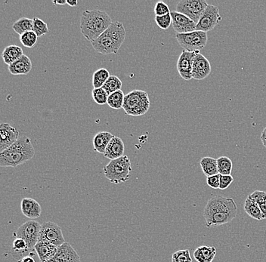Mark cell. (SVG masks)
I'll use <instances>...</instances> for the list:
<instances>
[{
	"label": "cell",
	"instance_id": "25",
	"mask_svg": "<svg viewBox=\"0 0 266 262\" xmlns=\"http://www.w3.org/2000/svg\"><path fill=\"white\" fill-rule=\"evenodd\" d=\"M244 209L249 217L256 219L258 221H262L264 219L263 213L260 210V206L256 203L254 200L252 199L250 195L246 197L245 204H244Z\"/></svg>",
	"mask_w": 266,
	"mask_h": 262
},
{
	"label": "cell",
	"instance_id": "20",
	"mask_svg": "<svg viewBox=\"0 0 266 262\" xmlns=\"http://www.w3.org/2000/svg\"><path fill=\"white\" fill-rule=\"evenodd\" d=\"M59 247L48 242H38L34 247V250L38 255L41 262L52 260L57 254Z\"/></svg>",
	"mask_w": 266,
	"mask_h": 262
},
{
	"label": "cell",
	"instance_id": "3",
	"mask_svg": "<svg viewBox=\"0 0 266 262\" xmlns=\"http://www.w3.org/2000/svg\"><path fill=\"white\" fill-rule=\"evenodd\" d=\"M35 155V150L30 138L22 136L15 144L0 152L1 167H17L30 161Z\"/></svg>",
	"mask_w": 266,
	"mask_h": 262
},
{
	"label": "cell",
	"instance_id": "34",
	"mask_svg": "<svg viewBox=\"0 0 266 262\" xmlns=\"http://www.w3.org/2000/svg\"><path fill=\"white\" fill-rule=\"evenodd\" d=\"M92 99L99 105L107 104L109 95L103 88L94 89L92 92Z\"/></svg>",
	"mask_w": 266,
	"mask_h": 262
},
{
	"label": "cell",
	"instance_id": "29",
	"mask_svg": "<svg viewBox=\"0 0 266 262\" xmlns=\"http://www.w3.org/2000/svg\"><path fill=\"white\" fill-rule=\"evenodd\" d=\"M124 99L125 95L122 90L117 91L114 93L109 95L108 100H107V105L115 110H120L123 108V106Z\"/></svg>",
	"mask_w": 266,
	"mask_h": 262
},
{
	"label": "cell",
	"instance_id": "32",
	"mask_svg": "<svg viewBox=\"0 0 266 262\" xmlns=\"http://www.w3.org/2000/svg\"><path fill=\"white\" fill-rule=\"evenodd\" d=\"M33 31L37 34V37H41L49 34V30L47 23L39 18L33 19Z\"/></svg>",
	"mask_w": 266,
	"mask_h": 262
},
{
	"label": "cell",
	"instance_id": "14",
	"mask_svg": "<svg viewBox=\"0 0 266 262\" xmlns=\"http://www.w3.org/2000/svg\"><path fill=\"white\" fill-rule=\"evenodd\" d=\"M19 139V132L9 123L0 125V152L9 148Z\"/></svg>",
	"mask_w": 266,
	"mask_h": 262
},
{
	"label": "cell",
	"instance_id": "15",
	"mask_svg": "<svg viewBox=\"0 0 266 262\" xmlns=\"http://www.w3.org/2000/svg\"><path fill=\"white\" fill-rule=\"evenodd\" d=\"M211 70L212 68L209 60L201 52H198L193 63V79H195L197 81H202L210 74Z\"/></svg>",
	"mask_w": 266,
	"mask_h": 262
},
{
	"label": "cell",
	"instance_id": "30",
	"mask_svg": "<svg viewBox=\"0 0 266 262\" xmlns=\"http://www.w3.org/2000/svg\"><path fill=\"white\" fill-rule=\"evenodd\" d=\"M217 167L219 174L222 176H229L232 171V161L227 157H219L217 159Z\"/></svg>",
	"mask_w": 266,
	"mask_h": 262
},
{
	"label": "cell",
	"instance_id": "38",
	"mask_svg": "<svg viewBox=\"0 0 266 262\" xmlns=\"http://www.w3.org/2000/svg\"><path fill=\"white\" fill-rule=\"evenodd\" d=\"M206 184L211 188L220 189V174L206 177Z\"/></svg>",
	"mask_w": 266,
	"mask_h": 262
},
{
	"label": "cell",
	"instance_id": "27",
	"mask_svg": "<svg viewBox=\"0 0 266 262\" xmlns=\"http://www.w3.org/2000/svg\"><path fill=\"white\" fill-rule=\"evenodd\" d=\"M110 77L111 75L107 69L100 68L95 71L92 77V85L94 89L102 88Z\"/></svg>",
	"mask_w": 266,
	"mask_h": 262
},
{
	"label": "cell",
	"instance_id": "18",
	"mask_svg": "<svg viewBox=\"0 0 266 262\" xmlns=\"http://www.w3.org/2000/svg\"><path fill=\"white\" fill-rule=\"evenodd\" d=\"M125 145L121 138L114 136L106 148L104 156L106 158L114 161L124 156Z\"/></svg>",
	"mask_w": 266,
	"mask_h": 262
},
{
	"label": "cell",
	"instance_id": "19",
	"mask_svg": "<svg viewBox=\"0 0 266 262\" xmlns=\"http://www.w3.org/2000/svg\"><path fill=\"white\" fill-rule=\"evenodd\" d=\"M32 70V62L27 55H23L9 66V70L12 75H27Z\"/></svg>",
	"mask_w": 266,
	"mask_h": 262
},
{
	"label": "cell",
	"instance_id": "5",
	"mask_svg": "<svg viewBox=\"0 0 266 262\" xmlns=\"http://www.w3.org/2000/svg\"><path fill=\"white\" fill-rule=\"evenodd\" d=\"M150 106L151 101L147 92L132 90L125 95L123 109L126 115L141 117L149 110Z\"/></svg>",
	"mask_w": 266,
	"mask_h": 262
},
{
	"label": "cell",
	"instance_id": "40",
	"mask_svg": "<svg viewBox=\"0 0 266 262\" xmlns=\"http://www.w3.org/2000/svg\"><path fill=\"white\" fill-rule=\"evenodd\" d=\"M249 195L252 197V199L256 201L257 204L261 203L266 201V192L263 191V190H256Z\"/></svg>",
	"mask_w": 266,
	"mask_h": 262
},
{
	"label": "cell",
	"instance_id": "45",
	"mask_svg": "<svg viewBox=\"0 0 266 262\" xmlns=\"http://www.w3.org/2000/svg\"><path fill=\"white\" fill-rule=\"evenodd\" d=\"M67 5H70V6L75 7L77 6V4H78V1H77V0H74V1H68V0H67Z\"/></svg>",
	"mask_w": 266,
	"mask_h": 262
},
{
	"label": "cell",
	"instance_id": "23",
	"mask_svg": "<svg viewBox=\"0 0 266 262\" xmlns=\"http://www.w3.org/2000/svg\"><path fill=\"white\" fill-rule=\"evenodd\" d=\"M23 54V49L18 45H12L5 47L2 54V58L4 63L10 65L12 63L22 57Z\"/></svg>",
	"mask_w": 266,
	"mask_h": 262
},
{
	"label": "cell",
	"instance_id": "22",
	"mask_svg": "<svg viewBox=\"0 0 266 262\" xmlns=\"http://www.w3.org/2000/svg\"><path fill=\"white\" fill-rule=\"evenodd\" d=\"M216 249L214 246L202 245L194 252V257L198 262H213L216 256Z\"/></svg>",
	"mask_w": 266,
	"mask_h": 262
},
{
	"label": "cell",
	"instance_id": "33",
	"mask_svg": "<svg viewBox=\"0 0 266 262\" xmlns=\"http://www.w3.org/2000/svg\"><path fill=\"white\" fill-rule=\"evenodd\" d=\"M37 40H38V37L33 30L27 32L20 37L22 45L28 49H31L37 44Z\"/></svg>",
	"mask_w": 266,
	"mask_h": 262
},
{
	"label": "cell",
	"instance_id": "16",
	"mask_svg": "<svg viewBox=\"0 0 266 262\" xmlns=\"http://www.w3.org/2000/svg\"><path fill=\"white\" fill-rule=\"evenodd\" d=\"M53 260L56 262H81L79 254L67 242L59 247Z\"/></svg>",
	"mask_w": 266,
	"mask_h": 262
},
{
	"label": "cell",
	"instance_id": "35",
	"mask_svg": "<svg viewBox=\"0 0 266 262\" xmlns=\"http://www.w3.org/2000/svg\"><path fill=\"white\" fill-rule=\"evenodd\" d=\"M172 262H192L188 249H183L174 252L172 256Z\"/></svg>",
	"mask_w": 266,
	"mask_h": 262
},
{
	"label": "cell",
	"instance_id": "1",
	"mask_svg": "<svg viewBox=\"0 0 266 262\" xmlns=\"http://www.w3.org/2000/svg\"><path fill=\"white\" fill-rule=\"evenodd\" d=\"M238 214V206L232 198L223 196H213L208 201L204 217L206 221V227H217L232 222Z\"/></svg>",
	"mask_w": 266,
	"mask_h": 262
},
{
	"label": "cell",
	"instance_id": "46",
	"mask_svg": "<svg viewBox=\"0 0 266 262\" xmlns=\"http://www.w3.org/2000/svg\"><path fill=\"white\" fill-rule=\"evenodd\" d=\"M56 262L55 261L53 260V259H52V260L48 261V262Z\"/></svg>",
	"mask_w": 266,
	"mask_h": 262
},
{
	"label": "cell",
	"instance_id": "7",
	"mask_svg": "<svg viewBox=\"0 0 266 262\" xmlns=\"http://www.w3.org/2000/svg\"><path fill=\"white\" fill-rule=\"evenodd\" d=\"M176 39L183 50L194 52L201 50L207 43V34L205 32L195 31L187 34H176Z\"/></svg>",
	"mask_w": 266,
	"mask_h": 262
},
{
	"label": "cell",
	"instance_id": "8",
	"mask_svg": "<svg viewBox=\"0 0 266 262\" xmlns=\"http://www.w3.org/2000/svg\"><path fill=\"white\" fill-rule=\"evenodd\" d=\"M209 4L205 0H182L176 6V12L183 14L198 23Z\"/></svg>",
	"mask_w": 266,
	"mask_h": 262
},
{
	"label": "cell",
	"instance_id": "42",
	"mask_svg": "<svg viewBox=\"0 0 266 262\" xmlns=\"http://www.w3.org/2000/svg\"><path fill=\"white\" fill-rule=\"evenodd\" d=\"M261 139L262 142H263V144L264 145V147L266 148V127L263 129V132L261 134Z\"/></svg>",
	"mask_w": 266,
	"mask_h": 262
},
{
	"label": "cell",
	"instance_id": "12",
	"mask_svg": "<svg viewBox=\"0 0 266 262\" xmlns=\"http://www.w3.org/2000/svg\"><path fill=\"white\" fill-rule=\"evenodd\" d=\"M200 52V51H198ZM198 52H189L183 50L179 56L177 61L178 72L183 80L186 81H191L192 77L193 63L194 58Z\"/></svg>",
	"mask_w": 266,
	"mask_h": 262
},
{
	"label": "cell",
	"instance_id": "44",
	"mask_svg": "<svg viewBox=\"0 0 266 262\" xmlns=\"http://www.w3.org/2000/svg\"><path fill=\"white\" fill-rule=\"evenodd\" d=\"M52 3L57 5H65V4H67V0H60V1L56 0V1H53Z\"/></svg>",
	"mask_w": 266,
	"mask_h": 262
},
{
	"label": "cell",
	"instance_id": "13",
	"mask_svg": "<svg viewBox=\"0 0 266 262\" xmlns=\"http://www.w3.org/2000/svg\"><path fill=\"white\" fill-rule=\"evenodd\" d=\"M173 27L177 34H187L196 30L197 23L183 14L174 11L170 12Z\"/></svg>",
	"mask_w": 266,
	"mask_h": 262
},
{
	"label": "cell",
	"instance_id": "9",
	"mask_svg": "<svg viewBox=\"0 0 266 262\" xmlns=\"http://www.w3.org/2000/svg\"><path fill=\"white\" fill-rule=\"evenodd\" d=\"M41 224L35 221L30 220L23 223L14 233L15 238H21L27 242L28 249L32 251L39 242Z\"/></svg>",
	"mask_w": 266,
	"mask_h": 262
},
{
	"label": "cell",
	"instance_id": "2",
	"mask_svg": "<svg viewBox=\"0 0 266 262\" xmlns=\"http://www.w3.org/2000/svg\"><path fill=\"white\" fill-rule=\"evenodd\" d=\"M113 23L105 11L85 10L81 15L80 27L83 37L92 43L96 40Z\"/></svg>",
	"mask_w": 266,
	"mask_h": 262
},
{
	"label": "cell",
	"instance_id": "24",
	"mask_svg": "<svg viewBox=\"0 0 266 262\" xmlns=\"http://www.w3.org/2000/svg\"><path fill=\"white\" fill-rule=\"evenodd\" d=\"M31 252L28 249L27 242L21 238H15L12 242V255L14 259L19 261L22 258L29 256V253Z\"/></svg>",
	"mask_w": 266,
	"mask_h": 262
},
{
	"label": "cell",
	"instance_id": "17",
	"mask_svg": "<svg viewBox=\"0 0 266 262\" xmlns=\"http://www.w3.org/2000/svg\"><path fill=\"white\" fill-rule=\"evenodd\" d=\"M20 209L23 216L30 219H38L42 213L41 205L32 198H23L20 202Z\"/></svg>",
	"mask_w": 266,
	"mask_h": 262
},
{
	"label": "cell",
	"instance_id": "28",
	"mask_svg": "<svg viewBox=\"0 0 266 262\" xmlns=\"http://www.w3.org/2000/svg\"><path fill=\"white\" fill-rule=\"evenodd\" d=\"M33 22H34L33 19L21 18L14 23L12 29L15 30L16 34L21 36L27 32L31 31L33 30Z\"/></svg>",
	"mask_w": 266,
	"mask_h": 262
},
{
	"label": "cell",
	"instance_id": "4",
	"mask_svg": "<svg viewBox=\"0 0 266 262\" xmlns=\"http://www.w3.org/2000/svg\"><path fill=\"white\" fill-rule=\"evenodd\" d=\"M126 32L123 24L115 21L96 40L92 42L95 51L102 55H115L126 39Z\"/></svg>",
	"mask_w": 266,
	"mask_h": 262
},
{
	"label": "cell",
	"instance_id": "26",
	"mask_svg": "<svg viewBox=\"0 0 266 262\" xmlns=\"http://www.w3.org/2000/svg\"><path fill=\"white\" fill-rule=\"evenodd\" d=\"M201 169L206 177L215 176L219 174L217 167V160L213 157H206L201 159Z\"/></svg>",
	"mask_w": 266,
	"mask_h": 262
},
{
	"label": "cell",
	"instance_id": "31",
	"mask_svg": "<svg viewBox=\"0 0 266 262\" xmlns=\"http://www.w3.org/2000/svg\"><path fill=\"white\" fill-rule=\"evenodd\" d=\"M123 82L119 77H117V76H111L102 88L108 95H111L117 91L121 90Z\"/></svg>",
	"mask_w": 266,
	"mask_h": 262
},
{
	"label": "cell",
	"instance_id": "21",
	"mask_svg": "<svg viewBox=\"0 0 266 262\" xmlns=\"http://www.w3.org/2000/svg\"><path fill=\"white\" fill-rule=\"evenodd\" d=\"M114 137V136L108 132H98L93 139L94 150L104 155L107 145Z\"/></svg>",
	"mask_w": 266,
	"mask_h": 262
},
{
	"label": "cell",
	"instance_id": "36",
	"mask_svg": "<svg viewBox=\"0 0 266 262\" xmlns=\"http://www.w3.org/2000/svg\"><path fill=\"white\" fill-rule=\"evenodd\" d=\"M155 22L160 28L166 30L173 23V20H172L170 14H168L163 16H155Z\"/></svg>",
	"mask_w": 266,
	"mask_h": 262
},
{
	"label": "cell",
	"instance_id": "10",
	"mask_svg": "<svg viewBox=\"0 0 266 262\" xmlns=\"http://www.w3.org/2000/svg\"><path fill=\"white\" fill-rule=\"evenodd\" d=\"M39 242H48L60 247L66 241L61 227L54 222H46L41 224Z\"/></svg>",
	"mask_w": 266,
	"mask_h": 262
},
{
	"label": "cell",
	"instance_id": "39",
	"mask_svg": "<svg viewBox=\"0 0 266 262\" xmlns=\"http://www.w3.org/2000/svg\"><path fill=\"white\" fill-rule=\"evenodd\" d=\"M234 181V178L229 176H222L220 175V190H225L228 188Z\"/></svg>",
	"mask_w": 266,
	"mask_h": 262
},
{
	"label": "cell",
	"instance_id": "6",
	"mask_svg": "<svg viewBox=\"0 0 266 262\" xmlns=\"http://www.w3.org/2000/svg\"><path fill=\"white\" fill-rule=\"evenodd\" d=\"M106 179L113 183L119 184L129 180L132 172L131 161L127 156L124 155L121 158L111 161L103 169Z\"/></svg>",
	"mask_w": 266,
	"mask_h": 262
},
{
	"label": "cell",
	"instance_id": "37",
	"mask_svg": "<svg viewBox=\"0 0 266 262\" xmlns=\"http://www.w3.org/2000/svg\"><path fill=\"white\" fill-rule=\"evenodd\" d=\"M170 12L167 4L162 2V1L157 2L155 6H154V14H155V16H163V15L170 14Z\"/></svg>",
	"mask_w": 266,
	"mask_h": 262
},
{
	"label": "cell",
	"instance_id": "11",
	"mask_svg": "<svg viewBox=\"0 0 266 262\" xmlns=\"http://www.w3.org/2000/svg\"><path fill=\"white\" fill-rule=\"evenodd\" d=\"M221 20L220 9L216 5H209L197 23L196 30L205 33L210 31L216 27Z\"/></svg>",
	"mask_w": 266,
	"mask_h": 262
},
{
	"label": "cell",
	"instance_id": "41",
	"mask_svg": "<svg viewBox=\"0 0 266 262\" xmlns=\"http://www.w3.org/2000/svg\"><path fill=\"white\" fill-rule=\"evenodd\" d=\"M260 206V210H261L262 213H263V218L264 219H266V201L264 202H261V203L258 204Z\"/></svg>",
	"mask_w": 266,
	"mask_h": 262
},
{
	"label": "cell",
	"instance_id": "43",
	"mask_svg": "<svg viewBox=\"0 0 266 262\" xmlns=\"http://www.w3.org/2000/svg\"><path fill=\"white\" fill-rule=\"evenodd\" d=\"M19 262H35V260L31 256H27L25 257L22 258L19 261Z\"/></svg>",
	"mask_w": 266,
	"mask_h": 262
}]
</instances>
